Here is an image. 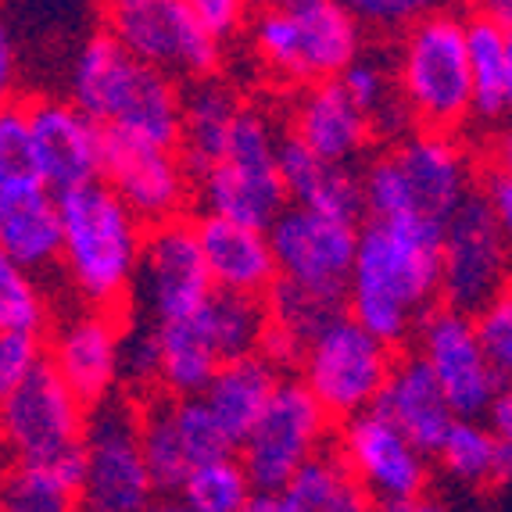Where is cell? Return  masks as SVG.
<instances>
[{"label": "cell", "instance_id": "35", "mask_svg": "<svg viewBox=\"0 0 512 512\" xmlns=\"http://www.w3.org/2000/svg\"><path fill=\"white\" fill-rule=\"evenodd\" d=\"M251 495H255V487H251L244 462L237 459H219L197 466L190 473L187 487L180 491V498L194 512H244Z\"/></svg>", "mask_w": 512, "mask_h": 512}, {"label": "cell", "instance_id": "26", "mask_svg": "<svg viewBox=\"0 0 512 512\" xmlns=\"http://www.w3.org/2000/svg\"><path fill=\"white\" fill-rule=\"evenodd\" d=\"M294 137L305 140L326 162L344 165L369 144L373 126L341 79H323L301 94L294 111Z\"/></svg>", "mask_w": 512, "mask_h": 512}, {"label": "cell", "instance_id": "3", "mask_svg": "<svg viewBox=\"0 0 512 512\" xmlns=\"http://www.w3.org/2000/svg\"><path fill=\"white\" fill-rule=\"evenodd\" d=\"M61 222H65V269L76 291L101 308L119 305L137 280L140 251H144V222L122 205L108 183H86L65 190Z\"/></svg>", "mask_w": 512, "mask_h": 512}, {"label": "cell", "instance_id": "21", "mask_svg": "<svg viewBox=\"0 0 512 512\" xmlns=\"http://www.w3.org/2000/svg\"><path fill=\"white\" fill-rule=\"evenodd\" d=\"M276 158H280L283 187H287V197L294 201V208H308V212L344 222V226H355L359 215L366 212L362 176H355L348 165L319 158L294 133L280 137V154Z\"/></svg>", "mask_w": 512, "mask_h": 512}, {"label": "cell", "instance_id": "17", "mask_svg": "<svg viewBox=\"0 0 512 512\" xmlns=\"http://www.w3.org/2000/svg\"><path fill=\"white\" fill-rule=\"evenodd\" d=\"M40 176L54 194L101 180L104 169V126H97L72 101L43 97L29 104Z\"/></svg>", "mask_w": 512, "mask_h": 512}, {"label": "cell", "instance_id": "49", "mask_svg": "<svg viewBox=\"0 0 512 512\" xmlns=\"http://www.w3.org/2000/svg\"><path fill=\"white\" fill-rule=\"evenodd\" d=\"M484 197H487V205L495 208L505 237L512 240V176H509V172H502V169L491 172V176H487Z\"/></svg>", "mask_w": 512, "mask_h": 512}, {"label": "cell", "instance_id": "12", "mask_svg": "<svg viewBox=\"0 0 512 512\" xmlns=\"http://www.w3.org/2000/svg\"><path fill=\"white\" fill-rule=\"evenodd\" d=\"M330 412L308 391L305 380H280L273 402L240 444V462L255 491H283L308 459L319 455V437Z\"/></svg>", "mask_w": 512, "mask_h": 512}, {"label": "cell", "instance_id": "40", "mask_svg": "<svg viewBox=\"0 0 512 512\" xmlns=\"http://www.w3.org/2000/svg\"><path fill=\"white\" fill-rule=\"evenodd\" d=\"M43 180L40 158H36L33 126L22 104H4L0 115V183Z\"/></svg>", "mask_w": 512, "mask_h": 512}, {"label": "cell", "instance_id": "1", "mask_svg": "<svg viewBox=\"0 0 512 512\" xmlns=\"http://www.w3.org/2000/svg\"><path fill=\"white\" fill-rule=\"evenodd\" d=\"M444 222L409 215L398 222H369L359 233V255L348 287V316L380 344H402L419 312H434L441 294Z\"/></svg>", "mask_w": 512, "mask_h": 512}, {"label": "cell", "instance_id": "33", "mask_svg": "<svg viewBox=\"0 0 512 512\" xmlns=\"http://www.w3.org/2000/svg\"><path fill=\"white\" fill-rule=\"evenodd\" d=\"M341 83L348 86V94L355 97V104L366 111L369 126H373V137L402 140V144L409 137H416V133H412L416 115H412L409 101H405L402 86H394L384 61L359 58L341 76Z\"/></svg>", "mask_w": 512, "mask_h": 512}, {"label": "cell", "instance_id": "57", "mask_svg": "<svg viewBox=\"0 0 512 512\" xmlns=\"http://www.w3.org/2000/svg\"><path fill=\"white\" fill-rule=\"evenodd\" d=\"M416 512H444L441 505H430V502H419V509Z\"/></svg>", "mask_w": 512, "mask_h": 512}, {"label": "cell", "instance_id": "51", "mask_svg": "<svg viewBox=\"0 0 512 512\" xmlns=\"http://www.w3.org/2000/svg\"><path fill=\"white\" fill-rule=\"evenodd\" d=\"M244 512H276V491H255Z\"/></svg>", "mask_w": 512, "mask_h": 512}, {"label": "cell", "instance_id": "45", "mask_svg": "<svg viewBox=\"0 0 512 512\" xmlns=\"http://www.w3.org/2000/svg\"><path fill=\"white\" fill-rule=\"evenodd\" d=\"M351 11H355V18L359 22H369V26H405V22H412L416 26L419 18L430 15L423 4H416V0H366V4H348Z\"/></svg>", "mask_w": 512, "mask_h": 512}, {"label": "cell", "instance_id": "10", "mask_svg": "<svg viewBox=\"0 0 512 512\" xmlns=\"http://www.w3.org/2000/svg\"><path fill=\"white\" fill-rule=\"evenodd\" d=\"M129 294H133V305L140 308V319L154 326L183 323L208 305L215 283L194 222L172 219L147 233L137 280Z\"/></svg>", "mask_w": 512, "mask_h": 512}, {"label": "cell", "instance_id": "23", "mask_svg": "<svg viewBox=\"0 0 512 512\" xmlns=\"http://www.w3.org/2000/svg\"><path fill=\"white\" fill-rule=\"evenodd\" d=\"M394 158L409 176L419 215L448 222L462 208V201L473 194L470 162L448 133L419 129L416 137L394 147Z\"/></svg>", "mask_w": 512, "mask_h": 512}, {"label": "cell", "instance_id": "39", "mask_svg": "<svg viewBox=\"0 0 512 512\" xmlns=\"http://www.w3.org/2000/svg\"><path fill=\"white\" fill-rule=\"evenodd\" d=\"M172 412H176V430H180L183 448H187L194 470L205 466V462L233 459L237 444L222 430V423L208 409L205 398H172Z\"/></svg>", "mask_w": 512, "mask_h": 512}, {"label": "cell", "instance_id": "13", "mask_svg": "<svg viewBox=\"0 0 512 512\" xmlns=\"http://www.w3.org/2000/svg\"><path fill=\"white\" fill-rule=\"evenodd\" d=\"M4 437L15 462H51L83 448L86 412L51 362L4 394Z\"/></svg>", "mask_w": 512, "mask_h": 512}, {"label": "cell", "instance_id": "44", "mask_svg": "<svg viewBox=\"0 0 512 512\" xmlns=\"http://www.w3.org/2000/svg\"><path fill=\"white\" fill-rule=\"evenodd\" d=\"M43 366L36 333H4L0 337V391H15L26 376Z\"/></svg>", "mask_w": 512, "mask_h": 512}, {"label": "cell", "instance_id": "55", "mask_svg": "<svg viewBox=\"0 0 512 512\" xmlns=\"http://www.w3.org/2000/svg\"><path fill=\"white\" fill-rule=\"evenodd\" d=\"M419 502H412V498H402V502H380V512H416Z\"/></svg>", "mask_w": 512, "mask_h": 512}, {"label": "cell", "instance_id": "4", "mask_svg": "<svg viewBox=\"0 0 512 512\" xmlns=\"http://www.w3.org/2000/svg\"><path fill=\"white\" fill-rule=\"evenodd\" d=\"M398 86L419 126H459L473 111V72L466 18L452 11H430L409 29L398 61Z\"/></svg>", "mask_w": 512, "mask_h": 512}, {"label": "cell", "instance_id": "31", "mask_svg": "<svg viewBox=\"0 0 512 512\" xmlns=\"http://www.w3.org/2000/svg\"><path fill=\"white\" fill-rule=\"evenodd\" d=\"M194 319L212 341V348L219 351L222 362L258 355L265 330H269V308L258 298H248V294L215 291Z\"/></svg>", "mask_w": 512, "mask_h": 512}, {"label": "cell", "instance_id": "38", "mask_svg": "<svg viewBox=\"0 0 512 512\" xmlns=\"http://www.w3.org/2000/svg\"><path fill=\"white\" fill-rule=\"evenodd\" d=\"M362 190H366V212L373 215V222H398L419 215L412 183L394 151L369 162V169L362 172Z\"/></svg>", "mask_w": 512, "mask_h": 512}, {"label": "cell", "instance_id": "25", "mask_svg": "<svg viewBox=\"0 0 512 512\" xmlns=\"http://www.w3.org/2000/svg\"><path fill=\"white\" fill-rule=\"evenodd\" d=\"M240 111H244V104L226 79L201 76L187 83V90H183L180 158L197 180L208 176L226 158Z\"/></svg>", "mask_w": 512, "mask_h": 512}, {"label": "cell", "instance_id": "6", "mask_svg": "<svg viewBox=\"0 0 512 512\" xmlns=\"http://www.w3.org/2000/svg\"><path fill=\"white\" fill-rule=\"evenodd\" d=\"M276 154H280V137L269 115L258 108L240 111L226 158L197 180L205 215H219L251 230H273V222L287 212L291 201Z\"/></svg>", "mask_w": 512, "mask_h": 512}, {"label": "cell", "instance_id": "9", "mask_svg": "<svg viewBox=\"0 0 512 512\" xmlns=\"http://www.w3.org/2000/svg\"><path fill=\"white\" fill-rule=\"evenodd\" d=\"M509 237L484 194H470L444 222L441 298L448 308L477 319L509 287Z\"/></svg>", "mask_w": 512, "mask_h": 512}, {"label": "cell", "instance_id": "50", "mask_svg": "<svg viewBox=\"0 0 512 512\" xmlns=\"http://www.w3.org/2000/svg\"><path fill=\"white\" fill-rule=\"evenodd\" d=\"M15 58H18L15 33H11V22L4 18L0 22V83H4V90L15 83Z\"/></svg>", "mask_w": 512, "mask_h": 512}, {"label": "cell", "instance_id": "47", "mask_svg": "<svg viewBox=\"0 0 512 512\" xmlns=\"http://www.w3.org/2000/svg\"><path fill=\"white\" fill-rule=\"evenodd\" d=\"M194 11L215 43L230 40L244 22V4L237 0H194Z\"/></svg>", "mask_w": 512, "mask_h": 512}, {"label": "cell", "instance_id": "34", "mask_svg": "<svg viewBox=\"0 0 512 512\" xmlns=\"http://www.w3.org/2000/svg\"><path fill=\"white\" fill-rule=\"evenodd\" d=\"M144 459L151 470L154 491H165V498H172L187 487L194 462H190L180 430H176L172 398H154L144 409Z\"/></svg>", "mask_w": 512, "mask_h": 512}, {"label": "cell", "instance_id": "36", "mask_svg": "<svg viewBox=\"0 0 512 512\" xmlns=\"http://www.w3.org/2000/svg\"><path fill=\"white\" fill-rule=\"evenodd\" d=\"M265 308H269V323L291 330L294 337H301L305 344L312 341V337H319L333 319L341 316V305H337V301L319 298V294L305 291V287L283 280V276L269 287Z\"/></svg>", "mask_w": 512, "mask_h": 512}, {"label": "cell", "instance_id": "29", "mask_svg": "<svg viewBox=\"0 0 512 512\" xmlns=\"http://www.w3.org/2000/svg\"><path fill=\"white\" fill-rule=\"evenodd\" d=\"M276 512H366V495L348 462L316 455L276 491Z\"/></svg>", "mask_w": 512, "mask_h": 512}, {"label": "cell", "instance_id": "7", "mask_svg": "<svg viewBox=\"0 0 512 512\" xmlns=\"http://www.w3.org/2000/svg\"><path fill=\"white\" fill-rule=\"evenodd\" d=\"M86 484L79 512H147L154 480L144 459V412L108 394L86 412Z\"/></svg>", "mask_w": 512, "mask_h": 512}, {"label": "cell", "instance_id": "2", "mask_svg": "<svg viewBox=\"0 0 512 512\" xmlns=\"http://www.w3.org/2000/svg\"><path fill=\"white\" fill-rule=\"evenodd\" d=\"M69 101L97 126L137 137L154 147H180L183 90L122 47L115 36H86L69 65Z\"/></svg>", "mask_w": 512, "mask_h": 512}, {"label": "cell", "instance_id": "14", "mask_svg": "<svg viewBox=\"0 0 512 512\" xmlns=\"http://www.w3.org/2000/svg\"><path fill=\"white\" fill-rule=\"evenodd\" d=\"M276 269L283 280L341 305L348 298L355 255H359V230L344 222L323 219L308 208H287L269 230Z\"/></svg>", "mask_w": 512, "mask_h": 512}, {"label": "cell", "instance_id": "37", "mask_svg": "<svg viewBox=\"0 0 512 512\" xmlns=\"http://www.w3.org/2000/svg\"><path fill=\"white\" fill-rule=\"evenodd\" d=\"M437 455H441L444 470L466 484H480L498 473V441L477 419H455Z\"/></svg>", "mask_w": 512, "mask_h": 512}, {"label": "cell", "instance_id": "19", "mask_svg": "<svg viewBox=\"0 0 512 512\" xmlns=\"http://www.w3.org/2000/svg\"><path fill=\"white\" fill-rule=\"evenodd\" d=\"M119 351L122 330L115 326V319L104 312H83L54 333L47 362L58 369V376L79 402L97 405L111 394L115 380H122Z\"/></svg>", "mask_w": 512, "mask_h": 512}, {"label": "cell", "instance_id": "41", "mask_svg": "<svg viewBox=\"0 0 512 512\" xmlns=\"http://www.w3.org/2000/svg\"><path fill=\"white\" fill-rule=\"evenodd\" d=\"M43 298L26 269L0 262V326L4 333H36L43 326Z\"/></svg>", "mask_w": 512, "mask_h": 512}, {"label": "cell", "instance_id": "53", "mask_svg": "<svg viewBox=\"0 0 512 512\" xmlns=\"http://www.w3.org/2000/svg\"><path fill=\"white\" fill-rule=\"evenodd\" d=\"M495 165H498V169H502V172H509V176H512V129H509V133H505L502 140H498Z\"/></svg>", "mask_w": 512, "mask_h": 512}, {"label": "cell", "instance_id": "20", "mask_svg": "<svg viewBox=\"0 0 512 512\" xmlns=\"http://www.w3.org/2000/svg\"><path fill=\"white\" fill-rule=\"evenodd\" d=\"M0 248L18 269H43L65 248L61 201L43 180L0 183Z\"/></svg>", "mask_w": 512, "mask_h": 512}, {"label": "cell", "instance_id": "22", "mask_svg": "<svg viewBox=\"0 0 512 512\" xmlns=\"http://www.w3.org/2000/svg\"><path fill=\"white\" fill-rule=\"evenodd\" d=\"M197 237H201V251H205V265L212 273L215 291L226 294H269L280 269H276L273 240L265 230H251L240 222L219 219V215H205L197 222Z\"/></svg>", "mask_w": 512, "mask_h": 512}, {"label": "cell", "instance_id": "16", "mask_svg": "<svg viewBox=\"0 0 512 512\" xmlns=\"http://www.w3.org/2000/svg\"><path fill=\"white\" fill-rule=\"evenodd\" d=\"M101 183H108L140 222L154 226L176 219L187 201V165L180 154L115 129H104Z\"/></svg>", "mask_w": 512, "mask_h": 512}, {"label": "cell", "instance_id": "30", "mask_svg": "<svg viewBox=\"0 0 512 512\" xmlns=\"http://www.w3.org/2000/svg\"><path fill=\"white\" fill-rule=\"evenodd\" d=\"M158 333H162V384L172 391V398H205L215 373L226 366L205 330L190 316L183 323L158 326Z\"/></svg>", "mask_w": 512, "mask_h": 512}, {"label": "cell", "instance_id": "24", "mask_svg": "<svg viewBox=\"0 0 512 512\" xmlns=\"http://www.w3.org/2000/svg\"><path fill=\"white\" fill-rule=\"evenodd\" d=\"M376 412H384L423 455L437 452L444 437H448V430H452V423L459 419L452 402L444 398L434 369L419 355L394 366L391 380H387L384 394L376 402Z\"/></svg>", "mask_w": 512, "mask_h": 512}, {"label": "cell", "instance_id": "48", "mask_svg": "<svg viewBox=\"0 0 512 512\" xmlns=\"http://www.w3.org/2000/svg\"><path fill=\"white\" fill-rule=\"evenodd\" d=\"M305 348H308V344L301 341V337H294L291 330H283V326L269 323L258 355H262V359L269 362L273 369L276 366H301V362H305Z\"/></svg>", "mask_w": 512, "mask_h": 512}, {"label": "cell", "instance_id": "27", "mask_svg": "<svg viewBox=\"0 0 512 512\" xmlns=\"http://www.w3.org/2000/svg\"><path fill=\"white\" fill-rule=\"evenodd\" d=\"M276 387H280V376H276V369L262 355L226 362L215 373L212 387L205 391V402L222 423V430L230 434V441L237 444V452L240 444L251 437V430L258 427V419L265 416Z\"/></svg>", "mask_w": 512, "mask_h": 512}, {"label": "cell", "instance_id": "32", "mask_svg": "<svg viewBox=\"0 0 512 512\" xmlns=\"http://www.w3.org/2000/svg\"><path fill=\"white\" fill-rule=\"evenodd\" d=\"M470 36V72H473V111L480 119L509 115V33L495 18H466Z\"/></svg>", "mask_w": 512, "mask_h": 512}, {"label": "cell", "instance_id": "11", "mask_svg": "<svg viewBox=\"0 0 512 512\" xmlns=\"http://www.w3.org/2000/svg\"><path fill=\"white\" fill-rule=\"evenodd\" d=\"M108 33L158 72L212 76L219 43L201 26L190 0H119L108 8Z\"/></svg>", "mask_w": 512, "mask_h": 512}, {"label": "cell", "instance_id": "43", "mask_svg": "<svg viewBox=\"0 0 512 512\" xmlns=\"http://www.w3.org/2000/svg\"><path fill=\"white\" fill-rule=\"evenodd\" d=\"M477 333L484 344V355L495 369V376L505 384H512V291H505L498 301L484 308L477 316Z\"/></svg>", "mask_w": 512, "mask_h": 512}, {"label": "cell", "instance_id": "28", "mask_svg": "<svg viewBox=\"0 0 512 512\" xmlns=\"http://www.w3.org/2000/svg\"><path fill=\"white\" fill-rule=\"evenodd\" d=\"M86 484V452L51 462H15L4 480V512H79Z\"/></svg>", "mask_w": 512, "mask_h": 512}, {"label": "cell", "instance_id": "5", "mask_svg": "<svg viewBox=\"0 0 512 512\" xmlns=\"http://www.w3.org/2000/svg\"><path fill=\"white\" fill-rule=\"evenodd\" d=\"M255 47L269 69L291 79H341L362 58L359 18L333 0H291L255 18Z\"/></svg>", "mask_w": 512, "mask_h": 512}, {"label": "cell", "instance_id": "15", "mask_svg": "<svg viewBox=\"0 0 512 512\" xmlns=\"http://www.w3.org/2000/svg\"><path fill=\"white\" fill-rule=\"evenodd\" d=\"M419 359L434 369L437 384L459 419H477L502 391V380L480 344L477 319L448 305L427 312L419 323Z\"/></svg>", "mask_w": 512, "mask_h": 512}, {"label": "cell", "instance_id": "46", "mask_svg": "<svg viewBox=\"0 0 512 512\" xmlns=\"http://www.w3.org/2000/svg\"><path fill=\"white\" fill-rule=\"evenodd\" d=\"M487 423L498 441V473L495 480H512V384L498 391V398L487 409Z\"/></svg>", "mask_w": 512, "mask_h": 512}, {"label": "cell", "instance_id": "42", "mask_svg": "<svg viewBox=\"0 0 512 512\" xmlns=\"http://www.w3.org/2000/svg\"><path fill=\"white\" fill-rule=\"evenodd\" d=\"M122 380L129 387H144L151 380H162V333L147 319H133L122 330V351H119Z\"/></svg>", "mask_w": 512, "mask_h": 512}, {"label": "cell", "instance_id": "56", "mask_svg": "<svg viewBox=\"0 0 512 512\" xmlns=\"http://www.w3.org/2000/svg\"><path fill=\"white\" fill-rule=\"evenodd\" d=\"M509 115H512V33H509Z\"/></svg>", "mask_w": 512, "mask_h": 512}, {"label": "cell", "instance_id": "54", "mask_svg": "<svg viewBox=\"0 0 512 512\" xmlns=\"http://www.w3.org/2000/svg\"><path fill=\"white\" fill-rule=\"evenodd\" d=\"M147 512H194V509H190L180 495H172V498H158V502H154Z\"/></svg>", "mask_w": 512, "mask_h": 512}, {"label": "cell", "instance_id": "52", "mask_svg": "<svg viewBox=\"0 0 512 512\" xmlns=\"http://www.w3.org/2000/svg\"><path fill=\"white\" fill-rule=\"evenodd\" d=\"M487 15L495 18L505 33H512V0H498V4H491V8H487Z\"/></svg>", "mask_w": 512, "mask_h": 512}, {"label": "cell", "instance_id": "8", "mask_svg": "<svg viewBox=\"0 0 512 512\" xmlns=\"http://www.w3.org/2000/svg\"><path fill=\"white\" fill-rule=\"evenodd\" d=\"M391 373V348L351 316H337L319 337H312L301 362V380L319 405L348 419L376 409Z\"/></svg>", "mask_w": 512, "mask_h": 512}, {"label": "cell", "instance_id": "18", "mask_svg": "<svg viewBox=\"0 0 512 512\" xmlns=\"http://www.w3.org/2000/svg\"><path fill=\"white\" fill-rule=\"evenodd\" d=\"M344 462L366 491L380 502H416L427 484V462L416 444L384 412H362L344 427Z\"/></svg>", "mask_w": 512, "mask_h": 512}]
</instances>
